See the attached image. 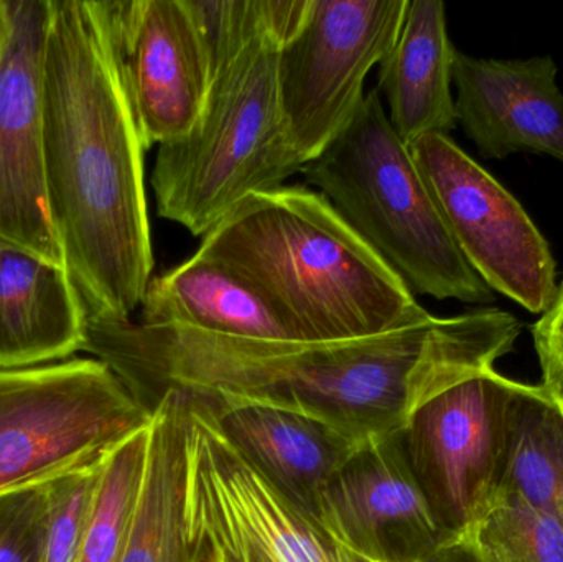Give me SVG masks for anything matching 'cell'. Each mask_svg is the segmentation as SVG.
<instances>
[{
    "mask_svg": "<svg viewBox=\"0 0 563 562\" xmlns=\"http://www.w3.org/2000/svg\"><path fill=\"white\" fill-rule=\"evenodd\" d=\"M525 388L492 370L427 399L400 431L404 454L446 537H468L495 507L509 422Z\"/></svg>",
    "mask_w": 563,
    "mask_h": 562,
    "instance_id": "obj_9",
    "label": "cell"
},
{
    "mask_svg": "<svg viewBox=\"0 0 563 562\" xmlns=\"http://www.w3.org/2000/svg\"><path fill=\"white\" fill-rule=\"evenodd\" d=\"M301 172L413 296L493 300L453 241L377 89L366 92L350 125Z\"/></svg>",
    "mask_w": 563,
    "mask_h": 562,
    "instance_id": "obj_5",
    "label": "cell"
},
{
    "mask_svg": "<svg viewBox=\"0 0 563 562\" xmlns=\"http://www.w3.org/2000/svg\"><path fill=\"white\" fill-rule=\"evenodd\" d=\"M542 370L541 388L563 409V283L552 306L532 327Z\"/></svg>",
    "mask_w": 563,
    "mask_h": 562,
    "instance_id": "obj_25",
    "label": "cell"
},
{
    "mask_svg": "<svg viewBox=\"0 0 563 562\" xmlns=\"http://www.w3.org/2000/svg\"><path fill=\"white\" fill-rule=\"evenodd\" d=\"M188 396L187 515L197 547L231 562H361L247 461L207 399Z\"/></svg>",
    "mask_w": 563,
    "mask_h": 562,
    "instance_id": "obj_7",
    "label": "cell"
},
{
    "mask_svg": "<svg viewBox=\"0 0 563 562\" xmlns=\"http://www.w3.org/2000/svg\"><path fill=\"white\" fill-rule=\"evenodd\" d=\"M198 548V554H197V562H213L211 561L210 553H208L207 548L203 547H197Z\"/></svg>",
    "mask_w": 563,
    "mask_h": 562,
    "instance_id": "obj_28",
    "label": "cell"
},
{
    "mask_svg": "<svg viewBox=\"0 0 563 562\" xmlns=\"http://www.w3.org/2000/svg\"><path fill=\"white\" fill-rule=\"evenodd\" d=\"M409 147L466 263L489 289L544 313L558 296V273L528 211L450 135H423Z\"/></svg>",
    "mask_w": 563,
    "mask_h": 562,
    "instance_id": "obj_10",
    "label": "cell"
},
{
    "mask_svg": "<svg viewBox=\"0 0 563 562\" xmlns=\"http://www.w3.org/2000/svg\"><path fill=\"white\" fill-rule=\"evenodd\" d=\"M419 562H488L479 553L472 537L453 538Z\"/></svg>",
    "mask_w": 563,
    "mask_h": 562,
    "instance_id": "obj_26",
    "label": "cell"
},
{
    "mask_svg": "<svg viewBox=\"0 0 563 562\" xmlns=\"http://www.w3.org/2000/svg\"><path fill=\"white\" fill-rule=\"evenodd\" d=\"M86 307L65 267L0 241V370L82 352Z\"/></svg>",
    "mask_w": 563,
    "mask_h": 562,
    "instance_id": "obj_15",
    "label": "cell"
},
{
    "mask_svg": "<svg viewBox=\"0 0 563 562\" xmlns=\"http://www.w3.org/2000/svg\"><path fill=\"white\" fill-rule=\"evenodd\" d=\"M455 46L442 0H409L399 35L380 62L377 92L387 118L407 145L456 125L453 98Z\"/></svg>",
    "mask_w": 563,
    "mask_h": 562,
    "instance_id": "obj_18",
    "label": "cell"
},
{
    "mask_svg": "<svg viewBox=\"0 0 563 562\" xmlns=\"http://www.w3.org/2000/svg\"><path fill=\"white\" fill-rule=\"evenodd\" d=\"M453 86L456 122L486 158L531 152L563 164V92L551 55L489 59L456 52Z\"/></svg>",
    "mask_w": 563,
    "mask_h": 562,
    "instance_id": "obj_14",
    "label": "cell"
},
{
    "mask_svg": "<svg viewBox=\"0 0 563 562\" xmlns=\"http://www.w3.org/2000/svg\"><path fill=\"white\" fill-rule=\"evenodd\" d=\"M139 323L181 327L217 335L291 340L269 304L227 267L195 254L152 277Z\"/></svg>",
    "mask_w": 563,
    "mask_h": 562,
    "instance_id": "obj_19",
    "label": "cell"
},
{
    "mask_svg": "<svg viewBox=\"0 0 563 562\" xmlns=\"http://www.w3.org/2000/svg\"><path fill=\"white\" fill-rule=\"evenodd\" d=\"M314 520L361 562H419L453 540L437 521L399 434L351 454L318 497Z\"/></svg>",
    "mask_w": 563,
    "mask_h": 562,
    "instance_id": "obj_12",
    "label": "cell"
},
{
    "mask_svg": "<svg viewBox=\"0 0 563 562\" xmlns=\"http://www.w3.org/2000/svg\"><path fill=\"white\" fill-rule=\"evenodd\" d=\"M7 35V10L5 0H0V56H2L3 43Z\"/></svg>",
    "mask_w": 563,
    "mask_h": 562,
    "instance_id": "obj_27",
    "label": "cell"
},
{
    "mask_svg": "<svg viewBox=\"0 0 563 562\" xmlns=\"http://www.w3.org/2000/svg\"><path fill=\"white\" fill-rule=\"evenodd\" d=\"M203 399L210 403L221 428L247 461L313 518L318 497L328 482L361 448L336 429L308 416L269 406Z\"/></svg>",
    "mask_w": 563,
    "mask_h": 562,
    "instance_id": "obj_16",
    "label": "cell"
},
{
    "mask_svg": "<svg viewBox=\"0 0 563 562\" xmlns=\"http://www.w3.org/2000/svg\"><path fill=\"white\" fill-rule=\"evenodd\" d=\"M190 396L167 388L152 406L144 477L118 562H197L187 515Z\"/></svg>",
    "mask_w": 563,
    "mask_h": 562,
    "instance_id": "obj_17",
    "label": "cell"
},
{
    "mask_svg": "<svg viewBox=\"0 0 563 562\" xmlns=\"http://www.w3.org/2000/svg\"><path fill=\"white\" fill-rule=\"evenodd\" d=\"M198 256L246 280L291 340L336 342L430 316L330 201L308 187L246 198L208 231Z\"/></svg>",
    "mask_w": 563,
    "mask_h": 562,
    "instance_id": "obj_3",
    "label": "cell"
},
{
    "mask_svg": "<svg viewBox=\"0 0 563 562\" xmlns=\"http://www.w3.org/2000/svg\"><path fill=\"white\" fill-rule=\"evenodd\" d=\"M280 46L276 33L263 30L211 49L197 122L158 145L151 177L158 217L203 238L246 198L301 172L282 115Z\"/></svg>",
    "mask_w": 563,
    "mask_h": 562,
    "instance_id": "obj_4",
    "label": "cell"
},
{
    "mask_svg": "<svg viewBox=\"0 0 563 562\" xmlns=\"http://www.w3.org/2000/svg\"><path fill=\"white\" fill-rule=\"evenodd\" d=\"M151 419L92 356L0 370V497L104 461Z\"/></svg>",
    "mask_w": 563,
    "mask_h": 562,
    "instance_id": "obj_6",
    "label": "cell"
},
{
    "mask_svg": "<svg viewBox=\"0 0 563 562\" xmlns=\"http://www.w3.org/2000/svg\"><path fill=\"white\" fill-rule=\"evenodd\" d=\"M46 510L48 484L0 497V562L38 560Z\"/></svg>",
    "mask_w": 563,
    "mask_h": 562,
    "instance_id": "obj_24",
    "label": "cell"
},
{
    "mask_svg": "<svg viewBox=\"0 0 563 562\" xmlns=\"http://www.w3.org/2000/svg\"><path fill=\"white\" fill-rule=\"evenodd\" d=\"M104 461L48 484V510L36 562H76Z\"/></svg>",
    "mask_w": 563,
    "mask_h": 562,
    "instance_id": "obj_23",
    "label": "cell"
},
{
    "mask_svg": "<svg viewBox=\"0 0 563 562\" xmlns=\"http://www.w3.org/2000/svg\"><path fill=\"white\" fill-rule=\"evenodd\" d=\"M468 537L488 562H563V514L503 505Z\"/></svg>",
    "mask_w": 563,
    "mask_h": 562,
    "instance_id": "obj_22",
    "label": "cell"
},
{
    "mask_svg": "<svg viewBox=\"0 0 563 562\" xmlns=\"http://www.w3.org/2000/svg\"><path fill=\"white\" fill-rule=\"evenodd\" d=\"M0 56V241L65 267L46 200L43 56L49 0H5Z\"/></svg>",
    "mask_w": 563,
    "mask_h": 562,
    "instance_id": "obj_11",
    "label": "cell"
},
{
    "mask_svg": "<svg viewBox=\"0 0 563 562\" xmlns=\"http://www.w3.org/2000/svg\"><path fill=\"white\" fill-rule=\"evenodd\" d=\"M43 162L65 269L86 307L132 319L154 271L144 139L119 45L114 0H49Z\"/></svg>",
    "mask_w": 563,
    "mask_h": 562,
    "instance_id": "obj_2",
    "label": "cell"
},
{
    "mask_svg": "<svg viewBox=\"0 0 563 562\" xmlns=\"http://www.w3.org/2000/svg\"><path fill=\"white\" fill-rule=\"evenodd\" d=\"M409 0H311L279 49L277 78L288 142L300 167L360 111L364 82L396 43Z\"/></svg>",
    "mask_w": 563,
    "mask_h": 562,
    "instance_id": "obj_8",
    "label": "cell"
},
{
    "mask_svg": "<svg viewBox=\"0 0 563 562\" xmlns=\"http://www.w3.org/2000/svg\"><path fill=\"white\" fill-rule=\"evenodd\" d=\"M119 45L145 148L197 122L211 82L210 56L188 0H114Z\"/></svg>",
    "mask_w": 563,
    "mask_h": 562,
    "instance_id": "obj_13",
    "label": "cell"
},
{
    "mask_svg": "<svg viewBox=\"0 0 563 562\" xmlns=\"http://www.w3.org/2000/svg\"><path fill=\"white\" fill-rule=\"evenodd\" d=\"M563 514V409L541 385H526L509 422L495 507Z\"/></svg>",
    "mask_w": 563,
    "mask_h": 562,
    "instance_id": "obj_20",
    "label": "cell"
},
{
    "mask_svg": "<svg viewBox=\"0 0 563 562\" xmlns=\"http://www.w3.org/2000/svg\"><path fill=\"white\" fill-rule=\"evenodd\" d=\"M512 313L479 309L364 339L257 340L86 316L82 352L152 411L164 389L269 406L324 422L356 444L400 434L427 399L495 370L515 349Z\"/></svg>",
    "mask_w": 563,
    "mask_h": 562,
    "instance_id": "obj_1",
    "label": "cell"
},
{
    "mask_svg": "<svg viewBox=\"0 0 563 562\" xmlns=\"http://www.w3.org/2000/svg\"><path fill=\"white\" fill-rule=\"evenodd\" d=\"M148 426L106 458L76 562H118L144 477Z\"/></svg>",
    "mask_w": 563,
    "mask_h": 562,
    "instance_id": "obj_21",
    "label": "cell"
},
{
    "mask_svg": "<svg viewBox=\"0 0 563 562\" xmlns=\"http://www.w3.org/2000/svg\"><path fill=\"white\" fill-rule=\"evenodd\" d=\"M207 550H208V548H207ZM208 553H210L211 561H213V562H231L230 560H227V558L221 557V554L213 553V551L208 550Z\"/></svg>",
    "mask_w": 563,
    "mask_h": 562,
    "instance_id": "obj_29",
    "label": "cell"
}]
</instances>
